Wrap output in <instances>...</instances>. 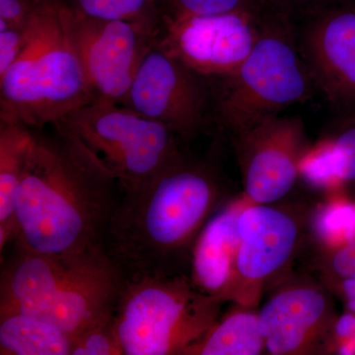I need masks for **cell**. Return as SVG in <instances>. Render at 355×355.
<instances>
[{"label":"cell","mask_w":355,"mask_h":355,"mask_svg":"<svg viewBox=\"0 0 355 355\" xmlns=\"http://www.w3.org/2000/svg\"><path fill=\"white\" fill-rule=\"evenodd\" d=\"M118 191L120 184L106 163L64 121L32 128L16 197L17 234L12 244L55 256L104 248L121 202Z\"/></svg>","instance_id":"obj_1"},{"label":"cell","mask_w":355,"mask_h":355,"mask_svg":"<svg viewBox=\"0 0 355 355\" xmlns=\"http://www.w3.org/2000/svg\"><path fill=\"white\" fill-rule=\"evenodd\" d=\"M225 200L216 168L187 156L121 195L103 247L123 279L190 272L193 244Z\"/></svg>","instance_id":"obj_2"},{"label":"cell","mask_w":355,"mask_h":355,"mask_svg":"<svg viewBox=\"0 0 355 355\" xmlns=\"http://www.w3.org/2000/svg\"><path fill=\"white\" fill-rule=\"evenodd\" d=\"M1 263L0 313H24L72 338L113 314L123 282L104 248L55 256L13 244Z\"/></svg>","instance_id":"obj_3"},{"label":"cell","mask_w":355,"mask_h":355,"mask_svg":"<svg viewBox=\"0 0 355 355\" xmlns=\"http://www.w3.org/2000/svg\"><path fill=\"white\" fill-rule=\"evenodd\" d=\"M22 51L0 77V120L43 128L94 99L79 57L72 8L40 0Z\"/></svg>","instance_id":"obj_4"},{"label":"cell","mask_w":355,"mask_h":355,"mask_svg":"<svg viewBox=\"0 0 355 355\" xmlns=\"http://www.w3.org/2000/svg\"><path fill=\"white\" fill-rule=\"evenodd\" d=\"M295 23L286 0H268L251 53L232 76L219 79L214 116L230 137L312 97L316 87L299 51Z\"/></svg>","instance_id":"obj_5"},{"label":"cell","mask_w":355,"mask_h":355,"mask_svg":"<svg viewBox=\"0 0 355 355\" xmlns=\"http://www.w3.org/2000/svg\"><path fill=\"white\" fill-rule=\"evenodd\" d=\"M225 301L200 291L190 272L123 279L114 327L123 355H184L221 316Z\"/></svg>","instance_id":"obj_6"},{"label":"cell","mask_w":355,"mask_h":355,"mask_svg":"<svg viewBox=\"0 0 355 355\" xmlns=\"http://www.w3.org/2000/svg\"><path fill=\"white\" fill-rule=\"evenodd\" d=\"M62 121L106 163L123 195L188 156L177 133L119 103L95 98Z\"/></svg>","instance_id":"obj_7"},{"label":"cell","mask_w":355,"mask_h":355,"mask_svg":"<svg viewBox=\"0 0 355 355\" xmlns=\"http://www.w3.org/2000/svg\"><path fill=\"white\" fill-rule=\"evenodd\" d=\"M268 0L214 15H163L159 44L193 71L209 79L232 76L260 34Z\"/></svg>","instance_id":"obj_8"},{"label":"cell","mask_w":355,"mask_h":355,"mask_svg":"<svg viewBox=\"0 0 355 355\" xmlns=\"http://www.w3.org/2000/svg\"><path fill=\"white\" fill-rule=\"evenodd\" d=\"M209 80L156 41L142 58L121 104L162 123L186 142L207 125L214 98Z\"/></svg>","instance_id":"obj_9"},{"label":"cell","mask_w":355,"mask_h":355,"mask_svg":"<svg viewBox=\"0 0 355 355\" xmlns=\"http://www.w3.org/2000/svg\"><path fill=\"white\" fill-rule=\"evenodd\" d=\"M252 203L286 200L297 186L300 164L309 146L299 116L272 114L231 135Z\"/></svg>","instance_id":"obj_10"},{"label":"cell","mask_w":355,"mask_h":355,"mask_svg":"<svg viewBox=\"0 0 355 355\" xmlns=\"http://www.w3.org/2000/svg\"><path fill=\"white\" fill-rule=\"evenodd\" d=\"M307 217L282 203L245 207L239 218L236 303L253 305L261 287L286 272L305 249Z\"/></svg>","instance_id":"obj_11"},{"label":"cell","mask_w":355,"mask_h":355,"mask_svg":"<svg viewBox=\"0 0 355 355\" xmlns=\"http://www.w3.org/2000/svg\"><path fill=\"white\" fill-rule=\"evenodd\" d=\"M299 51L336 111L355 114V2L342 0L296 18Z\"/></svg>","instance_id":"obj_12"},{"label":"cell","mask_w":355,"mask_h":355,"mask_svg":"<svg viewBox=\"0 0 355 355\" xmlns=\"http://www.w3.org/2000/svg\"><path fill=\"white\" fill-rule=\"evenodd\" d=\"M72 28L93 97L121 104L158 33L128 21L92 19L73 9Z\"/></svg>","instance_id":"obj_13"},{"label":"cell","mask_w":355,"mask_h":355,"mask_svg":"<svg viewBox=\"0 0 355 355\" xmlns=\"http://www.w3.org/2000/svg\"><path fill=\"white\" fill-rule=\"evenodd\" d=\"M324 287L310 280H295L277 289L268 299L258 312V322L268 354H315L333 350L338 317L329 289Z\"/></svg>","instance_id":"obj_14"},{"label":"cell","mask_w":355,"mask_h":355,"mask_svg":"<svg viewBox=\"0 0 355 355\" xmlns=\"http://www.w3.org/2000/svg\"><path fill=\"white\" fill-rule=\"evenodd\" d=\"M250 203L246 196L224 203L207 222L191 250V279L200 291L225 302L234 301L237 292L239 218Z\"/></svg>","instance_id":"obj_15"},{"label":"cell","mask_w":355,"mask_h":355,"mask_svg":"<svg viewBox=\"0 0 355 355\" xmlns=\"http://www.w3.org/2000/svg\"><path fill=\"white\" fill-rule=\"evenodd\" d=\"M300 176L312 188L355 198V125L310 146Z\"/></svg>","instance_id":"obj_16"},{"label":"cell","mask_w":355,"mask_h":355,"mask_svg":"<svg viewBox=\"0 0 355 355\" xmlns=\"http://www.w3.org/2000/svg\"><path fill=\"white\" fill-rule=\"evenodd\" d=\"M32 128L0 120V253L17 234L15 203L27 166Z\"/></svg>","instance_id":"obj_17"},{"label":"cell","mask_w":355,"mask_h":355,"mask_svg":"<svg viewBox=\"0 0 355 355\" xmlns=\"http://www.w3.org/2000/svg\"><path fill=\"white\" fill-rule=\"evenodd\" d=\"M73 338L21 312L0 313V354L71 355Z\"/></svg>","instance_id":"obj_18"},{"label":"cell","mask_w":355,"mask_h":355,"mask_svg":"<svg viewBox=\"0 0 355 355\" xmlns=\"http://www.w3.org/2000/svg\"><path fill=\"white\" fill-rule=\"evenodd\" d=\"M236 304L238 307L221 315L184 355H259L266 352L258 312L250 309L251 306Z\"/></svg>","instance_id":"obj_19"},{"label":"cell","mask_w":355,"mask_h":355,"mask_svg":"<svg viewBox=\"0 0 355 355\" xmlns=\"http://www.w3.org/2000/svg\"><path fill=\"white\" fill-rule=\"evenodd\" d=\"M76 12L98 20H121L144 26L151 31H161L160 7L153 0H69Z\"/></svg>","instance_id":"obj_20"},{"label":"cell","mask_w":355,"mask_h":355,"mask_svg":"<svg viewBox=\"0 0 355 355\" xmlns=\"http://www.w3.org/2000/svg\"><path fill=\"white\" fill-rule=\"evenodd\" d=\"M71 355H123L114 327V313L73 338Z\"/></svg>","instance_id":"obj_21"},{"label":"cell","mask_w":355,"mask_h":355,"mask_svg":"<svg viewBox=\"0 0 355 355\" xmlns=\"http://www.w3.org/2000/svg\"><path fill=\"white\" fill-rule=\"evenodd\" d=\"M315 265L322 272V282L326 287L343 280L355 279V243L318 250Z\"/></svg>","instance_id":"obj_22"},{"label":"cell","mask_w":355,"mask_h":355,"mask_svg":"<svg viewBox=\"0 0 355 355\" xmlns=\"http://www.w3.org/2000/svg\"><path fill=\"white\" fill-rule=\"evenodd\" d=\"M259 0H166V15H214L246 8Z\"/></svg>","instance_id":"obj_23"},{"label":"cell","mask_w":355,"mask_h":355,"mask_svg":"<svg viewBox=\"0 0 355 355\" xmlns=\"http://www.w3.org/2000/svg\"><path fill=\"white\" fill-rule=\"evenodd\" d=\"M40 0H0V30L24 29Z\"/></svg>","instance_id":"obj_24"},{"label":"cell","mask_w":355,"mask_h":355,"mask_svg":"<svg viewBox=\"0 0 355 355\" xmlns=\"http://www.w3.org/2000/svg\"><path fill=\"white\" fill-rule=\"evenodd\" d=\"M26 27L24 29L0 30V77L10 69L24 48L27 39Z\"/></svg>","instance_id":"obj_25"},{"label":"cell","mask_w":355,"mask_h":355,"mask_svg":"<svg viewBox=\"0 0 355 355\" xmlns=\"http://www.w3.org/2000/svg\"><path fill=\"white\" fill-rule=\"evenodd\" d=\"M340 1L342 0H286L296 18L302 17Z\"/></svg>","instance_id":"obj_26"},{"label":"cell","mask_w":355,"mask_h":355,"mask_svg":"<svg viewBox=\"0 0 355 355\" xmlns=\"http://www.w3.org/2000/svg\"><path fill=\"white\" fill-rule=\"evenodd\" d=\"M336 288L338 295L342 296L349 312L355 313V279L343 280L328 286V289Z\"/></svg>","instance_id":"obj_27"},{"label":"cell","mask_w":355,"mask_h":355,"mask_svg":"<svg viewBox=\"0 0 355 355\" xmlns=\"http://www.w3.org/2000/svg\"><path fill=\"white\" fill-rule=\"evenodd\" d=\"M153 1L155 2L160 8L165 6L166 0H153Z\"/></svg>","instance_id":"obj_28"}]
</instances>
